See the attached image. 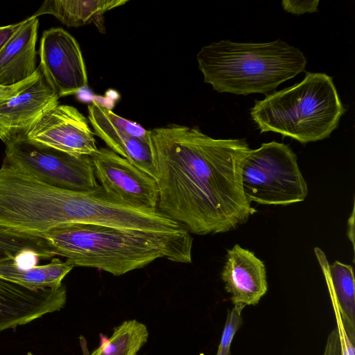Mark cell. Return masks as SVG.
<instances>
[{"label": "cell", "instance_id": "obj_1", "mask_svg": "<svg viewBox=\"0 0 355 355\" xmlns=\"http://www.w3.org/2000/svg\"><path fill=\"white\" fill-rule=\"evenodd\" d=\"M159 187L157 210L198 235L224 233L257 210L241 183L244 139H214L196 127L150 130Z\"/></svg>", "mask_w": 355, "mask_h": 355}, {"label": "cell", "instance_id": "obj_2", "mask_svg": "<svg viewBox=\"0 0 355 355\" xmlns=\"http://www.w3.org/2000/svg\"><path fill=\"white\" fill-rule=\"evenodd\" d=\"M55 256L75 266L97 268L115 276L142 268L159 258L191 263L193 237L187 230L155 232L95 224H70L35 234Z\"/></svg>", "mask_w": 355, "mask_h": 355}, {"label": "cell", "instance_id": "obj_3", "mask_svg": "<svg viewBox=\"0 0 355 355\" xmlns=\"http://www.w3.org/2000/svg\"><path fill=\"white\" fill-rule=\"evenodd\" d=\"M204 82L218 92L266 94L305 70L306 58L280 39L264 43L221 40L197 54Z\"/></svg>", "mask_w": 355, "mask_h": 355}, {"label": "cell", "instance_id": "obj_4", "mask_svg": "<svg viewBox=\"0 0 355 355\" xmlns=\"http://www.w3.org/2000/svg\"><path fill=\"white\" fill-rule=\"evenodd\" d=\"M345 112L332 78L311 72L295 85L255 101L250 110L261 133L277 132L302 144L329 137Z\"/></svg>", "mask_w": 355, "mask_h": 355}, {"label": "cell", "instance_id": "obj_5", "mask_svg": "<svg viewBox=\"0 0 355 355\" xmlns=\"http://www.w3.org/2000/svg\"><path fill=\"white\" fill-rule=\"evenodd\" d=\"M241 183L250 203L288 205L304 201L308 194L297 155L288 145L277 141L248 150L243 161Z\"/></svg>", "mask_w": 355, "mask_h": 355}, {"label": "cell", "instance_id": "obj_6", "mask_svg": "<svg viewBox=\"0 0 355 355\" xmlns=\"http://www.w3.org/2000/svg\"><path fill=\"white\" fill-rule=\"evenodd\" d=\"M4 162L58 188L76 191L101 189L89 155H71L21 138L6 145Z\"/></svg>", "mask_w": 355, "mask_h": 355}, {"label": "cell", "instance_id": "obj_7", "mask_svg": "<svg viewBox=\"0 0 355 355\" xmlns=\"http://www.w3.org/2000/svg\"><path fill=\"white\" fill-rule=\"evenodd\" d=\"M96 178L104 192L129 206L157 210V181L108 148L90 156Z\"/></svg>", "mask_w": 355, "mask_h": 355}, {"label": "cell", "instance_id": "obj_8", "mask_svg": "<svg viewBox=\"0 0 355 355\" xmlns=\"http://www.w3.org/2000/svg\"><path fill=\"white\" fill-rule=\"evenodd\" d=\"M87 110L88 120L94 133L108 148L157 181V170L150 130L117 115L95 101L88 105Z\"/></svg>", "mask_w": 355, "mask_h": 355}, {"label": "cell", "instance_id": "obj_9", "mask_svg": "<svg viewBox=\"0 0 355 355\" xmlns=\"http://www.w3.org/2000/svg\"><path fill=\"white\" fill-rule=\"evenodd\" d=\"M40 58L41 73L59 98L76 94L87 86L86 67L79 44L67 31L52 28L43 32Z\"/></svg>", "mask_w": 355, "mask_h": 355}, {"label": "cell", "instance_id": "obj_10", "mask_svg": "<svg viewBox=\"0 0 355 355\" xmlns=\"http://www.w3.org/2000/svg\"><path fill=\"white\" fill-rule=\"evenodd\" d=\"M24 138L73 155L91 156L98 149L87 119L69 105L58 104L47 111Z\"/></svg>", "mask_w": 355, "mask_h": 355}, {"label": "cell", "instance_id": "obj_11", "mask_svg": "<svg viewBox=\"0 0 355 355\" xmlns=\"http://www.w3.org/2000/svg\"><path fill=\"white\" fill-rule=\"evenodd\" d=\"M66 302L64 285L55 289L33 290L0 277V331L58 311Z\"/></svg>", "mask_w": 355, "mask_h": 355}, {"label": "cell", "instance_id": "obj_12", "mask_svg": "<svg viewBox=\"0 0 355 355\" xmlns=\"http://www.w3.org/2000/svg\"><path fill=\"white\" fill-rule=\"evenodd\" d=\"M58 99L42 74L32 85L0 105V139L6 145L24 138L47 111L58 105Z\"/></svg>", "mask_w": 355, "mask_h": 355}, {"label": "cell", "instance_id": "obj_13", "mask_svg": "<svg viewBox=\"0 0 355 355\" xmlns=\"http://www.w3.org/2000/svg\"><path fill=\"white\" fill-rule=\"evenodd\" d=\"M221 279L234 305L255 306L268 291L263 262L239 244L227 250Z\"/></svg>", "mask_w": 355, "mask_h": 355}, {"label": "cell", "instance_id": "obj_14", "mask_svg": "<svg viewBox=\"0 0 355 355\" xmlns=\"http://www.w3.org/2000/svg\"><path fill=\"white\" fill-rule=\"evenodd\" d=\"M38 18L29 17L0 52V85H13L34 74Z\"/></svg>", "mask_w": 355, "mask_h": 355}, {"label": "cell", "instance_id": "obj_15", "mask_svg": "<svg viewBox=\"0 0 355 355\" xmlns=\"http://www.w3.org/2000/svg\"><path fill=\"white\" fill-rule=\"evenodd\" d=\"M336 315L337 326L355 343V284L352 265L338 261L329 264L323 251L314 248Z\"/></svg>", "mask_w": 355, "mask_h": 355}, {"label": "cell", "instance_id": "obj_16", "mask_svg": "<svg viewBox=\"0 0 355 355\" xmlns=\"http://www.w3.org/2000/svg\"><path fill=\"white\" fill-rule=\"evenodd\" d=\"M73 267L68 260L53 258L30 268L25 261L12 258L0 263V277L33 290L55 289Z\"/></svg>", "mask_w": 355, "mask_h": 355}, {"label": "cell", "instance_id": "obj_17", "mask_svg": "<svg viewBox=\"0 0 355 355\" xmlns=\"http://www.w3.org/2000/svg\"><path fill=\"white\" fill-rule=\"evenodd\" d=\"M128 0H46L31 17L51 15L63 24L78 27L94 21L105 12L123 6Z\"/></svg>", "mask_w": 355, "mask_h": 355}, {"label": "cell", "instance_id": "obj_18", "mask_svg": "<svg viewBox=\"0 0 355 355\" xmlns=\"http://www.w3.org/2000/svg\"><path fill=\"white\" fill-rule=\"evenodd\" d=\"M148 338L147 327L136 320L121 322L113 329L109 338L101 339L100 345L86 355H137Z\"/></svg>", "mask_w": 355, "mask_h": 355}, {"label": "cell", "instance_id": "obj_19", "mask_svg": "<svg viewBox=\"0 0 355 355\" xmlns=\"http://www.w3.org/2000/svg\"><path fill=\"white\" fill-rule=\"evenodd\" d=\"M245 307V305L238 304L228 310L216 355H230L232 342L242 324L241 313Z\"/></svg>", "mask_w": 355, "mask_h": 355}, {"label": "cell", "instance_id": "obj_20", "mask_svg": "<svg viewBox=\"0 0 355 355\" xmlns=\"http://www.w3.org/2000/svg\"><path fill=\"white\" fill-rule=\"evenodd\" d=\"M41 75L42 73L38 67L33 76L21 83L10 86L0 85V105L32 85Z\"/></svg>", "mask_w": 355, "mask_h": 355}, {"label": "cell", "instance_id": "obj_21", "mask_svg": "<svg viewBox=\"0 0 355 355\" xmlns=\"http://www.w3.org/2000/svg\"><path fill=\"white\" fill-rule=\"evenodd\" d=\"M319 1H282L284 9L292 14L302 15L305 12H315L318 10Z\"/></svg>", "mask_w": 355, "mask_h": 355}, {"label": "cell", "instance_id": "obj_22", "mask_svg": "<svg viewBox=\"0 0 355 355\" xmlns=\"http://www.w3.org/2000/svg\"><path fill=\"white\" fill-rule=\"evenodd\" d=\"M322 355H343L340 333L337 327L329 333Z\"/></svg>", "mask_w": 355, "mask_h": 355}, {"label": "cell", "instance_id": "obj_23", "mask_svg": "<svg viewBox=\"0 0 355 355\" xmlns=\"http://www.w3.org/2000/svg\"><path fill=\"white\" fill-rule=\"evenodd\" d=\"M22 24L23 21L7 26H0V52Z\"/></svg>", "mask_w": 355, "mask_h": 355}]
</instances>
